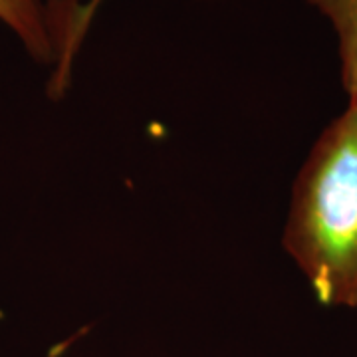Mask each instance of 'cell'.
Wrapping results in <instances>:
<instances>
[{
    "instance_id": "6da1fadb",
    "label": "cell",
    "mask_w": 357,
    "mask_h": 357,
    "mask_svg": "<svg viewBox=\"0 0 357 357\" xmlns=\"http://www.w3.org/2000/svg\"><path fill=\"white\" fill-rule=\"evenodd\" d=\"M282 246L321 306L357 307V98L300 167Z\"/></svg>"
},
{
    "instance_id": "3957f363",
    "label": "cell",
    "mask_w": 357,
    "mask_h": 357,
    "mask_svg": "<svg viewBox=\"0 0 357 357\" xmlns=\"http://www.w3.org/2000/svg\"><path fill=\"white\" fill-rule=\"evenodd\" d=\"M332 26L347 100L357 98V0H306Z\"/></svg>"
},
{
    "instance_id": "277c9868",
    "label": "cell",
    "mask_w": 357,
    "mask_h": 357,
    "mask_svg": "<svg viewBox=\"0 0 357 357\" xmlns=\"http://www.w3.org/2000/svg\"><path fill=\"white\" fill-rule=\"evenodd\" d=\"M103 0H70L66 8V46H64V72L66 79H72V70H74V60L77 52L82 48L84 40L88 36L91 22L96 14L100 10ZM201 2H217V0H201Z\"/></svg>"
},
{
    "instance_id": "7a4b0ae2",
    "label": "cell",
    "mask_w": 357,
    "mask_h": 357,
    "mask_svg": "<svg viewBox=\"0 0 357 357\" xmlns=\"http://www.w3.org/2000/svg\"><path fill=\"white\" fill-rule=\"evenodd\" d=\"M0 24L36 64L56 70L62 56L60 0H0Z\"/></svg>"
}]
</instances>
